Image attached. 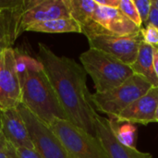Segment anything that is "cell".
<instances>
[{
	"label": "cell",
	"mask_w": 158,
	"mask_h": 158,
	"mask_svg": "<svg viewBox=\"0 0 158 158\" xmlns=\"http://www.w3.org/2000/svg\"><path fill=\"white\" fill-rule=\"evenodd\" d=\"M36 59L43 65L68 120L95 136L98 114L92 102L83 67L72 58L57 56L42 43H39Z\"/></svg>",
	"instance_id": "6da1fadb"
},
{
	"label": "cell",
	"mask_w": 158,
	"mask_h": 158,
	"mask_svg": "<svg viewBox=\"0 0 158 158\" xmlns=\"http://www.w3.org/2000/svg\"><path fill=\"white\" fill-rule=\"evenodd\" d=\"M17 68L21 85V104L48 126L56 119L68 120L43 65L36 58L17 50Z\"/></svg>",
	"instance_id": "7a4b0ae2"
},
{
	"label": "cell",
	"mask_w": 158,
	"mask_h": 158,
	"mask_svg": "<svg viewBox=\"0 0 158 158\" xmlns=\"http://www.w3.org/2000/svg\"><path fill=\"white\" fill-rule=\"evenodd\" d=\"M81 66L94 81L96 93H105L115 89L134 75L131 66L117 57L90 48L80 56Z\"/></svg>",
	"instance_id": "3957f363"
},
{
	"label": "cell",
	"mask_w": 158,
	"mask_h": 158,
	"mask_svg": "<svg viewBox=\"0 0 158 158\" xmlns=\"http://www.w3.org/2000/svg\"><path fill=\"white\" fill-rule=\"evenodd\" d=\"M152 84L142 76L134 74L120 86L105 93L92 94V102L95 109L114 119L133 102L145 94Z\"/></svg>",
	"instance_id": "277c9868"
},
{
	"label": "cell",
	"mask_w": 158,
	"mask_h": 158,
	"mask_svg": "<svg viewBox=\"0 0 158 158\" xmlns=\"http://www.w3.org/2000/svg\"><path fill=\"white\" fill-rule=\"evenodd\" d=\"M50 128L69 158H109L96 136L88 133L70 121L56 119Z\"/></svg>",
	"instance_id": "5b68a950"
},
{
	"label": "cell",
	"mask_w": 158,
	"mask_h": 158,
	"mask_svg": "<svg viewBox=\"0 0 158 158\" xmlns=\"http://www.w3.org/2000/svg\"><path fill=\"white\" fill-rule=\"evenodd\" d=\"M17 109L25 122L33 148L42 157L69 158L50 126L39 119L22 104Z\"/></svg>",
	"instance_id": "8992f818"
},
{
	"label": "cell",
	"mask_w": 158,
	"mask_h": 158,
	"mask_svg": "<svg viewBox=\"0 0 158 158\" xmlns=\"http://www.w3.org/2000/svg\"><path fill=\"white\" fill-rule=\"evenodd\" d=\"M22 102L17 68V49L6 48L0 59V111L17 108Z\"/></svg>",
	"instance_id": "52a82bcc"
},
{
	"label": "cell",
	"mask_w": 158,
	"mask_h": 158,
	"mask_svg": "<svg viewBox=\"0 0 158 158\" xmlns=\"http://www.w3.org/2000/svg\"><path fill=\"white\" fill-rule=\"evenodd\" d=\"M90 48L106 52L121 62L131 66L137 58L139 48L143 42L142 31L132 35H101L88 39Z\"/></svg>",
	"instance_id": "ba28073f"
},
{
	"label": "cell",
	"mask_w": 158,
	"mask_h": 158,
	"mask_svg": "<svg viewBox=\"0 0 158 158\" xmlns=\"http://www.w3.org/2000/svg\"><path fill=\"white\" fill-rule=\"evenodd\" d=\"M63 18H70L65 0L27 1L26 7L20 15L19 34L31 25Z\"/></svg>",
	"instance_id": "9c48e42d"
},
{
	"label": "cell",
	"mask_w": 158,
	"mask_h": 158,
	"mask_svg": "<svg viewBox=\"0 0 158 158\" xmlns=\"http://www.w3.org/2000/svg\"><path fill=\"white\" fill-rule=\"evenodd\" d=\"M158 106V87H152L145 94L141 96L124 111L110 121L147 125L156 122L155 115Z\"/></svg>",
	"instance_id": "30bf717a"
},
{
	"label": "cell",
	"mask_w": 158,
	"mask_h": 158,
	"mask_svg": "<svg viewBox=\"0 0 158 158\" xmlns=\"http://www.w3.org/2000/svg\"><path fill=\"white\" fill-rule=\"evenodd\" d=\"M95 136L103 144L109 158H153L149 153H143L135 147H128L120 143L110 120L99 115L95 118Z\"/></svg>",
	"instance_id": "8fae6325"
},
{
	"label": "cell",
	"mask_w": 158,
	"mask_h": 158,
	"mask_svg": "<svg viewBox=\"0 0 158 158\" xmlns=\"http://www.w3.org/2000/svg\"><path fill=\"white\" fill-rule=\"evenodd\" d=\"M93 20L114 35H132L141 31V29L118 8L101 6L96 4Z\"/></svg>",
	"instance_id": "7c38bea8"
},
{
	"label": "cell",
	"mask_w": 158,
	"mask_h": 158,
	"mask_svg": "<svg viewBox=\"0 0 158 158\" xmlns=\"http://www.w3.org/2000/svg\"><path fill=\"white\" fill-rule=\"evenodd\" d=\"M1 120L8 143L16 148H33L25 122L17 108L1 111Z\"/></svg>",
	"instance_id": "4fadbf2b"
},
{
	"label": "cell",
	"mask_w": 158,
	"mask_h": 158,
	"mask_svg": "<svg viewBox=\"0 0 158 158\" xmlns=\"http://www.w3.org/2000/svg\"><path fill=\"white\" fill-rule=\"evenodd\" d=\"M131 68L134 74L147 80L153 87H158V79L154 68V47L143 42L137 58Z\"/></svg>",
	"instance_id": "5bb4252c"
},
{
	"label": "cell",
	"mask_w": 158,
	"mask_h": 158,
	"mask_svg": "<svg viewBox=\"0 0 158 158\" xmlns=\"http://www.w3.org/2000/svg\"><path fill=\"white\" fill-rule=\"evenodd\" d=\"M26 31H36L45 33H65V32H78L81 33L80 24L72 18H63L53 19L45 22L36 23L29 26Z\"/></svg>",
	"instance_id": "9a60e30c"
},
{
	"label": "cell",
	"mask_w": 158,
	"mask_h": 158,
	"mask_svg": "<svg viewBox=\"0 0 158 158\" xmlns=\"http://www.w3.org/2000/svg\"><path fill=\"white\" fill-rule=\"evenodd\" d=\"M65 3L70 18L75 19L81 28L93 19L96 8L95 0H65Z\"/></svg>",
	"instance_id": "2e32d148"
},
{
	"label": "cell",
	"mask_w": 158,
	"mask_h": 158,
	"mask_svg": "<svg viewBox=\"0 0 158 158\" xmlns=\"http://www.w3.org/2000/svg\"><path fill=\"white\" fill-rule=\"evenodd\" d=\"M25 6L19 10L7 12L0 15V40H9L12 43L19 35V20L20 15L25 9Z\"/></svg>",
	"instance_id": "e0dca14e"
},
{
	"label": "cell",
	"mask_w": 158,
	"mask_h": 158,
	"mask_svg": "<svg viewBox=\"0 0 158 158\" xmlns=\"http://www.w3.org/2000/svg\"><path fill=\"white\" fill-rule=\"evenodd\" d=\"M111 125L113 127L115 135L118 142L125 146L134 147L135 143V136L137 132V128L134 124L131 123H120L117 124L112 121Z\"/></svg>",
	"instance_id": "ac0fdd59"
},
{
	"label": "cell",
	"mask_w": 158,
	"mask_h": 158,
	"mask_svg": "<svg viewBox=\"0 0 158 158\" xmlns=\"http://www.w3.org/2000/svg\"><path fill=\"white\" fill-rule=\"evenodd\" d=\"M118 9L137 27H139L140 29L143 28V22L139 16L138 10L134 5L133 0H120Z\"/></svg>",
	"instance_id": "d6986e66"
},
{
	"label": "cell",
	"mask_w": 158,
	"mask_h": 158,
	"mask_svg": "<svg viewBox=\"0 0 158 158\" xmlns=\"http://www.w3.org/2000/svg\"><path fill=\"white\" fill-rule=\"evenodd\" d=\"M143 42L153 47L158 46V29L152 24L145 25L144 28L141 29Z\"/></svg>",
	"instance_id": "ffe728a7"
},
{
	"label": "cell",
	"mask_w": 158,
	"mask_h": 158,
	"mask_svg": "<svg viewBox=\"0 0 158 158\" xmlns=\"http://www.w3.org/2000/svg\"><path fill=\"white\" fill-rule=\"evenodd\" d=\"M133 2L138 10L143 25H146L152 9V2L149 0H133Z\"/></svg>",
	"instance_id": "44dd1931"
},
{
	"label": "cell",
	"mask_w": 158,
	"mask_h": 158,
	"mask_svg": "<svg viewBox=\"0 0 158 158\" xmlns=\"http://www.w3.org/2000/svg\"><path fill=\"white\" fill-rule=\"evenodd\" d=\"M25 4L24 0H0V15L21 9Z\"/></svg>",
	"instance_id": "7402d4cb"
},
{
	"label": "cell",
	"mask_w": 158,
	"mask_h": 158,
	"mask_svg": "<svg viewBox=\"0 0 158 158\" xmlns=\"http://www.w3.org/2000/svg\"><path fill=\"white\" fill-rule=\"evenodd\" d=\"M19 158H43L34 148H17Z\"/></svg>",
	"instance_id": "603a6c76"
},
{
	"label": "cell",
	"mask_w": 158,
	"mask_h": 158,
	"mask_svg": "<svg viewBox=\"0 0 158 158\" xmlns=\"http://www.w3.org/2000/svg\"><path fill=\"white\" fill-rule=\"evenodd\" d=\"M0 158H19L17 148L9 143L8 145L0 152Z\"/></svg>",
	"instance_id": "cb8c5ba5"
},
{
	"label": "cell",
	"mask_w": 158,
	"mask_h": 158,
	"mask_svg": "<svg viewBox=\"0 0 158 158\" xmlns=\"http://www.w3.org/2000/svg\"><path fill=\"white\" fill-rule=\"evenodd\" d=\"M120 0H95V3L98 6H106V7H112V8H118Z\"/></svg>",
	"instance_id": "d4e9b609"
},
{
	"label": "cell",
	"mask_w": 158,
	"mask_h": 158,
	"mask_svg": "<svg viewBox=\"0 0 158 158\" xmlns=\"http://www.w3.org/2000/svg\"><path fill=\"white\" fill-rule=\"evenodd\" d=\"M147 24H152L158 29V9L156 7H155L153 5H152V9L148 18Z\"/></svg>",
	"instance_id": "484cf974"
},
{
	"label": "cell",
	"mask_w": 158,
	"mask_h": 158,
	"mask_svg": "<svg viewBox=\"0 0 158 158\" xmlns=\"http://www.w3.org/2000/svg\"><path fill=\"white\" fill-rule=\"evenodd\" d=\"M8 141L3 131V126H2V120H1V111H0V152L3 151L7 145H8Z\"/></svg>",
	"instance_id": "4316f807"
},
{
	"label": "cell",
	"mask_w": 158,
	"mask_h": 158,
	"mask_svg": "<svg viewBox=\"0 0 158 158\" xmlns=\"http://www.w3.org/2000/svg\"><path fill=\"white\" fill-rule=\"evenodd\" d=\"M12 44H13V43H12L11 41L6 40V39H5V40H0V59H1V56H2V54H3L4 50H5L6 48L9 47V46H12Z\"/></svg>",
	"instance_id": "83f0119b"
},
{
	"label": "cell",
	"mask_w": 158,
	"mask_h": 158,
	"mask_svg": "<svg viewBox=\"0 0 158 158\" xmlns=\"http://www.w3.org/2000/svg\"><path fill=\"white\" fill-rule=\"evenodd\" d=\"M154 68L158 79V46L154 47Z\"/></svg>",
	"instance_id": "f1b7e54d"
},
{
	"label": "cell",
	"mask_w": 158,
	"mask_h": 158,
	"mask_svg": "<svg viewBox=\"0 0 158 158\" xmlns=\"http://www.w3.org/2000/svg\"><path fill=\"white\" fill-rule=\"evenodd\" d=\"M151 2H152V5L158 9V0H151Z\"/></svg>",
	"instance_id": "f546056e"
},
{
	"label": "cell",
	"mask_w": 158,
	"mask_h": 158,
	"mask_svg": "<svg viewBox=\"0 0 158 158\" xmlns=\"http://www.w3.org/2000/svg\"><path fill=\"white\" fill-rule=\"evenodd\" d=\"M155 120H156V122H158V106H157V108H156V115H155Z\"/></svg>",
	"instance_id": "4dcf8cb0"
}]
</instances>
